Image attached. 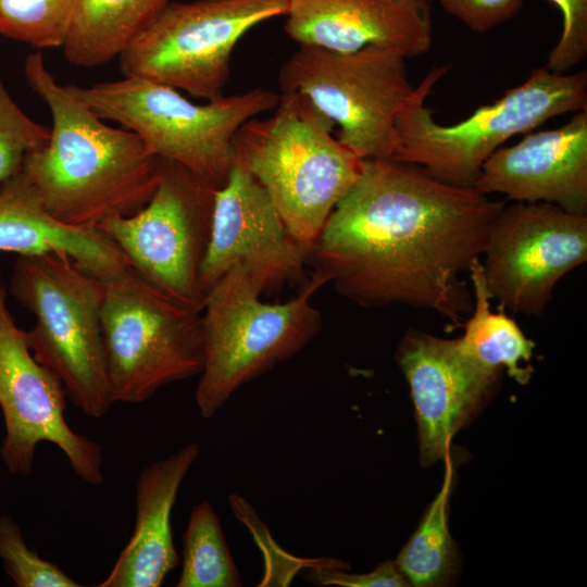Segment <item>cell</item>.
<instances>
[{"label": "cell", "instance_id": "cell-1", "mask_svg": "<svg viewBox=\"0 0 587 587\" xmlns=\"http://www.w3.org/2000/svg\"><path fill=\"white\" fill-rule=\"evenodd\" d=\"M504 204L412 164L364 160L307 265L362 307L401 303L457 323L473 308L461 275L482 257Z\"/></svg>", "mask_w": 587, "mask_h": 587}, {"label": "cell", "instance_id": "cell-2", "mask_svg": "<svg viewBox=\"0 0 587 587\" xmlns=\"http://www.w3.org/2000/svg\"><path fill=\"white\" fill-rule=\"evenodd\" d=\"M29 87L48 105V140L29 151L21 172L55 221L98 229L104 221L139 211L161 179L163 160L132 130L111 127L60 85L41 52L25 61Z\"/></svg>", "mask_w": 587, "mask_h": 587}, {"label": "cell", "instance_id": "cell-3", "mask_svg": "<svg viewBox=\"0 0 587 587\" xmlns=\"http://www.w3.org/2000/svg\"><path fill=\"white\" fill-rule=\"evenodd\" d=\"M334 126L309 98L287 91L271 117L247 121L233 140L235 165L260 183L289 235L309 247L364 166L333 136Z\"/></svg>", "mask_w": 587, "mask_h": 587}, {"label": "cell", "instance_id": "cell-4", "mask_svg": "<svg viewBox=\"0 0 587 587\" xmlns=\"http://www.w3.org/2000/svg\"><path fill=\"white\" fill-rule=\"evenodd\" d=\"M447 65L434 66L403 103L397 120L392 160L419 165L441 182L474 187L485 161L509 138L562 114L587 110V72L532 71L517 87L465 120L438 124L425 100Z\"/></svg>", "mask_w": 587, "mask_h": 587}, {"label": "cell", "instance_id": "cell-5", "mask_svg": "<svg viewBox=\"0 0 587 587\" xmlns=\"http://www.w3.org/2000/svg\"><path fill=\"white\" fill-rule=\"evenodd\" d=\"M327 280L312 274L298 295L266 303L241 266L226 272L207 294L201 313L204 364L195 390L200 415L210 419L247 383L301 351L321 330L312 304Z\"/></svg>", "mask_w": 587, "mask_h": 587}, {"label": "cell", "instance_id": "cell-6", "mask_svg": "<svg viewBox=\"0 0 587 587\" xmlns=\"http://www.w3.org/2000/svg\"><path fill=\"white\" fill-rule=\"evenodd\" d=\"M65 87L100 118L134 132L152 154L184 166L217 190L235 165L238 129L279 101L277 92L254 88L196 104L177 89L130 76Z\"/></svg>", "mask_w": 587, "mask_h": 587}, {"label": "cell", "instance_id": "cell-7", "mask_svg": "<svg viewBox=\"0 0 587 587\" xmlns=\"http://www.w3.org/2000/svg\"><path fill=\"white\" fill-rule=\"evenodd\" d=\"M10 294L35 315L34 327L25 332L36 361L79 410L103 417L113 404L101 323L104 282L66 257L18 255Z\"/></svg>", "mask_w": 587, "mask_h": 587}, {"label": "cell", "instance_id": "cell-8", "mask_svg": "<svg viewBox=\"0 0 587 587\" xmlns=\"http://www.w3.org/2000/svg\"><path fill=\"white\" fill-rule=\"evenodd\" d=\"M101 323L113 403L146 402L162 387L202 372L201 311L163 294L132 267L104 282Z\"/></svg>", "mask_w": 587, "mask_h": 587}, {"label": "cell", "instance_id": "cell-9", "mask_svg": "<svg viewBox=\"0 0 587 587\" xmlns=\"http://www.w3.org/2000/svg\"><path fill=\"white\" fill-rule=\"evenodd\" d=\"M288 8L289 0L170 2L118 55L121 71L195 98L220 99L237 42Z\"/></svg>", "mask_w": 587, "mask_h": 587}, {"label": "cell", "instance_id": "cell-10", "mask_svg": "<svg viewBox=\"0 0 587 587\" xmlns=\"http://www.w3.org/2000/svg\"><path fill=\"white\" fill-rule=\"evenodd\" d=\"M282 92H299L339 126L337 139L362 160L391 159L396 120L414 88L404 58L369 46L350 53L300 46L278 74Z\"/></svg>", "mask_w": 587, "mask_h": 587}, {"label": "cell", "instance_id": "cell-11", "mask_svg": "<svg viewBox=\"0 0 587 587\" xmlns=\"http://www.w3.org/2000/svg\"><path fill=\"white\" fill-rule=\"evenodd\" d=\"M216 190L184 166L163 160L151 199L136 213L109 218L98 229L149 284L201 311L199 279L211 238Z\"/></svg>", "mask_w": 587, "mask_h": 587}, {"label": "cell", "instance_id": "cell-12", "mask_svg": "<svg viewBox=\"0 0 587 587\" xmlns=\"http://www.w3.org/2000/svg\"><path fill=\"white\" fill-rule=\"evenodd\" d=\"M482 257L490 299L539 315L557 283L587 259V216L547 202L504 204Z\"/></svg>", "mask_w": 587, "mask_h": 587}, {"label": "cell", "instance_id": "cell-13", "mask_svg": "<svg viewBox=\"0 0 587 587\" xmlns=\"http://www.w3.org/2000/svg\"><path fill=\"white\" fill-rule=\"evenodd\" d=\"M60 380L34 358L26 332L7 307L0 278V408L5 425L1 457L12 474L33 470L38 444L57 446L74 473L90 485L104 480L102 447L71 428Z\"/></svg>", "mask_w": 587, "mask_h": 587}, {"label": "cell", "instance_id": "cell-14", "mask_svg": "<svg viewBox=\"0 0 587 587\" xmlns=\"http://www.w3.org/2000/svg\"><path fill=\"white\" fill-rule=\"evenodd\" d=\"M309 248L289 235L260 183L234 165L215 193L211 238L199 279L202 305L214 284L234 266H241L261 294H277L286 285L301 283Z\"/></svg>", "mask_w": 587, "mask_h": 587}, {"label": "cell", "instance_id": "cell-15", "mask_svg": "<svg viewBox=\"0 0 587 587\" xmlns=\"http://www.w3.org/2000/svg\"><path fill=\"white\" fill-rule=\"evenodd\" d=\"M396 360L415 409L421 462L430 465L449 455L452 437L487 398L498 372L466 357L458 338L416 329L402 337Z\"/></svg>", "mask_w": 587, "mask_h": 587}, {"label": "cell", "instance_id": "cell-16", "mask_svg": "<svg viewBox=\"0 0 587 587\" xmlns=\"http://www.w3.org/2000/svg\"><path fill=\"white\" fill-rule=\"evenodd\" d=\"M474 187L515 202H547L587 212V110L563 126L530 133L514 146L498 148L483 164Z\"/></svg>", "mask_w": 587, "mask_h": 587}, {"label": "cell", "instance_id": "cell-17", "mask_svg": "<svg viewBox=\"0 0 587 587\" xmlns=\"http://www.w3.org/2000/svg\"><path fill=\"white\" fill-rule=\"evenodd\" d=\"M429 0H289L284 30L300 46L340 53L373 46L414 58L433 42Z\"/></svg>", "mask_w": 587, "mask_h": 587}, {"label": "cell", "instance_id": "cell-18", "mask_svg": "<svg viewBox=\"0 0 587 587\" xmlns=\"http://www.w3.org/2000/svg\"><path fill=\"white\" fill-rule=\"evenodd\" d=\"M199 454V444L191 442L141 470L135 488L133 534L98 587H159L179 564L172 510Z\"/></svg>", "mask_w": 587, "mask_h": 587}, {"label": "cell", "instance_id": "cell-19", "mask_svg": "<svg viewBox=\"0 0 587 587\" xmlns=\"http://www.w3.org/2000/svg\"><path fill=\"white\" fill-rule=\"evenodd\" d=\"M0 252L66 257L103 282L130 267L122 251L99 229L70 227L51 217L21 171L0 184Z\"/></svg>", "mask_w": 587, "mask_h": 587}, {"label": "cell", "instance_id": "cell-20", "mask_svg": "<svg viewBox=\"0 0 587 587\" xmlns=\"http://www.w3.org/2000/svg\"><path fill=\"white\" fill-rule=\"evenodd\" d=\"M172 0H76L62 46L64 58L82 67L111 61Z\"/></svg>", "mask_w": 587, "mask_h": 587}, {"label": "cell", "instance_id": "cell-21", "mask_svg": "<svg viewBox=\"0 0 587 587\" xmlns=\"http://www.w3.org/2000/svg\"><path fill=\"white\" fill-rule=\"evenodd\" d=\"M469 273L473 308L464 334L458 338L461 351L487 370L499 372L505 367L510 377L521 385L526 384L534 372L529 364L534 341L503 311L496 313L490 310V296L479 259L472 262Z\"/></svg>", "mask_w": 587, "mask_h": 587}, {"label": "cell", "instance_id": "cell-22", "mask_svg": "<svg viewBox=\"0 0 587 587\" xmlns=\"http://www.w3.org/2000/svg\"><path fill=\"white\" fill-rule=\"evenodd\" d=\"M446 461L447 471L439 494L395 560L396 566L410 586L442 585L455 565V548L447 522L453 467L449 455L446 457Z\"/></svg>", "mask_w": 587, "mask_h": 587}, {"label": "cell", "instance_id": "cell-23", "mask_svg": "<svg viewBox=\"0 0 587 587\" xmlns=\"http://www.w3.org/2000/svg\"><path fill=\"white\" fill-rule=\"evenodd\" d=\"M240 573L225 540L221 520L208 500L197 503L183 535L177 587H240Z\"/></svg>", "mask_w": 587, "mask_h": 587}, {"label": "cell", "instance_id": "cell-24", "mask_svg": "<svg viewBox=\"0 0 587 587\" xmlns=\"http://www.w3.org/2000/svg\"><path fill=\"white\" fill-rule=\"evenodd\" d=\"M76 0H0V35L36 49L62 48Z\"/></svg>", "mask_w": 587, "mask_h": 587}, {"label": "cell", "instance_id": "cell-25", "mask_svg": "<svg viewBox=\"0 0 587 587\" xmlns=\"http://www.w3.org/2000/svg\"><path fill=\"white\" fill-rule=\"evenodd\" d=\"M0 558L17 587H82L54 563L32 551L9 516L0 517Z\"/></svg>", "mask_w": 587, "mask_h": 587}, {"label": "cell", "instance_id": "cell-26", "mask_svg": "<svg viewBox=\"0 0 587 587\" xmlns=\"http://www.w3.org/2000/svg\"><path fill=\"white\" fill-rule=\"evenodd\" d=\"M50 129L29 118L0 79V184L17 174L25 155L45 143Z\"/></svg>", "mask_w": 587, "mask_h": 587}, {"label": "cell", "instance_id": "cell-27", "mask_svg": "<svg viewBox=\"0 0 587 587\" xmlns=\"http://www.w3.org/2000/svg\"><path fill=\"white\" fill-rule=\"evenodd\" d=\"M562 14V33L550 51L545 67L566 74L587 55V0H548Z\"/></svg>", "mask_w": 587, "mask_h": 587}, {"label": "cell", "instance_id": "cell-28", "mask_svg": "<svg viewBox=\"0 0 587 587\" xmlns=\"http://www.w3.org/2000/svg\"><path fill=\"white\" fill-rule=\"evenodd\" d=\"M441 8L475 33H486L513 18L524 0H438Z\"/></svg>", "mask_w": 587, "mask_h": 587}, {"label": "cell", "instance_id": "cell-29", "mask_svg": "<svg viewBox=\"0 0 587 587\" xmlns=\"http://www.w3.org/2000/svg\"><path fill=\"white\" fill-rule=\"evenodd\" d=\"M341 569L313 567L309 579L321 586L341 587H408L409 582L400 573L395 561H385L375 570L364 574H349Z\"/></svg>", "mask_w": 587, "mask_h": 587}]
</instances>
